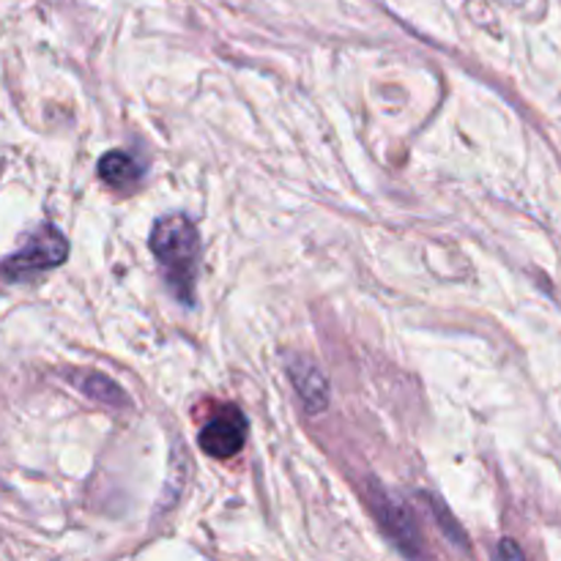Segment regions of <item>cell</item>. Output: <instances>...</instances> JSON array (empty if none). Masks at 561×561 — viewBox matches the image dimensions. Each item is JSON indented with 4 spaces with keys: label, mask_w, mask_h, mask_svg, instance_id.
Returning a JSON list of instances; mask_svg holds the SVG:
<instances>
[{
    "label": "cell",
    "mask_w": 561,
    "mask_h": 561,
    "mask_svg": "<svg viewBox=\"0 0 561 561\" xmlns=\"http://www.w3.org/2000/svg\"><path fill=\"white\" fill-rule=\"evenodd\" d=\"M151 250L164 279L179 296V301H195L197 257H201V236L184 214H168L151 230Z\"/></svg>",
    "instance_id": "cell-1"
},
{
    "label": "cell",
    "mask_w": 561,
    "mask_h": 561,
    "mask_svg": "<svg viewBox=\"0 0 561 561\" xmlns=\"http://www.w3.org/2000/svg\"><path fill=\"white\" fill-rule=\"evenodd\" d=\"M66 257H69V241H66V236L60 233L55 225H42V228L27 239V244L20 247V250L0 266V272L9 279H25L31 277V274L58 268Z\"/></svg>",
    "instance_id": "cell-2"
},
{
    "label": "cell",
    "mask_w": 561,
    "mask_h": 561,
    "mask_svg": "<svg viewBox=\"0 0 561 561\" xmlns=\"http://www.w3.org/2000/svg\"><path fill=\"white\" fill-rule=\"evenodd\" d=\"M201 449L211 458L228 460L233 455L241 453L247 442V420L239 409L228 405L225 411H219L217 416L206 422V427L201 431Z\"/></svg>",
    "instance_id": "cell-3"
},
{
    "label": "cell",
    "mask_w": 561,
    "mask_h": 561,
    "mask_svg": "<svg viewBox=\"0 0 561 561\" xmlns=\"http://www.w3.org/2000/svg\"><path fill=\"white\" fill-rule=\"evenodd\" d=\"M288 376H290V381H294L296 394H299L301 403H305V409L310 411V414H318V411L327 409L329 405L327 376H323V373L318 370L310 359L290 362Z\"/></svg>",
    "instance_id": "cell-4"
},
{
    "label": "cell",
    "mask_w": 561,
    "mask_h": 561,
    "mask_svg": "<svg viewBox=\"0 0 561 561\" xmlns=\"http://www.w3.org/2000/svg\"><path fill=\"white\" fill-rule=\"evenodd\" d=\"M99 175L113 190H131L140 184L142 164L126 151H110L99 159Z\"/></svg>",
    "instance_id": "cell-5"
},
{
    "label": "cell",
    "mask_w": 561,
    "mask_h": 561,
    "mask_svg": "<svg viewBox=\"0 0 561 561\" xmlns=\"http://www.w3.org/2000/svg\"><path fill=\"white\" fill-rule=\"evenodd\" d=\"M80 389L88 394V398L99 400V403H107V405H124L126 403V398L121 394V389L115 387L110 378L96 376V373H88V376L80 381Z\"/></svg>",
    "instance_id": "cell-6"
},
{
    "label": "cell",
    "mask_w": 561,
    "mask_h": 561,
    "mask_svg": "<svg viewBox=\"0 0 561 561\" xmlns=\"http://www.w3.org/2000/svg\"><path fill=\"white\" fill-rule=\"evenodd\" d=\"M381 520H383V526H387V529L392 531V537H398V542H405V540H409V537L416 542L414 524H411L409 515H405L403 507H398V504H394V502H387V507L381 510ZM405 551H409V546H405Z\"/></svg>",
    "instance_id": "cell-7"
},
{
    "label": "cell",
    "mask_w": 561,
    "mask_h": 561,
    "mask_svg": "<svg viewBox=\"0 0 561 561\" xmlns=\"http://www.w3.org/2000/svg\"><path fill=\"white\" fill-rule=\"evenodd\" d=\"M499 557H515V559H520V557H524V551H520V548H515L513 546V542H504V546H502V551H499Z\"/></svg>",
    "instance_id": "cell-8"
}]
</instances>
